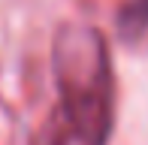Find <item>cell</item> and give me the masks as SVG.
Returning a JSON list of instances; mask_svg holds the SVG:
<instances>
[{"label": "cell", "mask_w": 148, "mask_h": 145, "mask_svg": "<svg viewBox=\"0 0 148 145\" xmlns=\"http://www.w3.org/2000/svg\"><path fill=\"white\" fill-rule=\"evenodd\" d=\"M51 61L73 136L82 145H106L115 124V82L103 34L88 24H64Z\"/></svg>", "instance_id": "cell-1"}, {"label": "cell", "mask_w": 148, "mask_h": 145, "mask_svg": "<svg viewBox=\"0 0 148 145\" xmlns=\"http://www.w3.org/2000/svg\"><path fill=\"white\" fill-rule=\"evenodd\" d=\"M145 30H148V0H127L118 9V34L133 42Z\"/></svg>", "instance_id": "cell-2"}, {"label": "cell", "mask_w": 148, "mask_h": 145, "mask_svg": "<svg viewBox=\"0 0 148 145\" xmlns=\"http://www.w3.org/2000/svg\"><path fill=\"white\" fill-rule=\"evenodd\" d=\"M42 145H64V139H60V136L55 133V130H51V136H49V139H45Z\"/></svg>", "instance_id": "cell-3"}]
</instances>
